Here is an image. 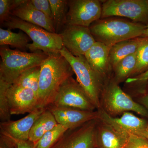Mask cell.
I'll return each instance as SVG.
<instances>
[{"mask_svg":"<svg viewBox=\"0 0 148 148\" xmlns=\"http://www.w3.org/2000/svg\"><path fill=\"white\" fill-rule=\"evenodd\" d=\"M0 148H17L16 141L8 135L0 133Z\"/></svg>","mask_w":148,"mask_h":148,"instance_id":"4dcf8cb0","label":"cell"},{"mask_svg":"<svg viewBox=\"0 0 148 148\" xmlns=\"http://www.w3.org/2000/svg\"><path fill=\"white\" fill-rule=\"evenodd\" d=\"M57 124L53 114L46 108L33 125L29 134V140L36 144L46 133Z\"/></svg>","mask_w":148,"mask_h":148,"instance_id":"ffe728a7","label":"cell"},{"mask_svg":"<svg viewBox=\"0 0 148 148\" xmlns=\"http://www.w3.org/2000/svg\"><path fill=\"white\" fill-rule=\"evenodd\" d=\"M35 8L51 20V12L49 0H31ZM52 21V20H51Z\"/></svg>","mask_w":148,"mask_h":148,"instance_id":"f546056e","label":"cell"},{"mask_svg":"<svg viewBox=\"0 0 148 148\" xmlns=\"http://www.w3.org/2000/svg\"><path fill=\"white\" fill-rule=\"evenodd\" d=\"M11 14L23 21L39 26L48 32L56 33L51 19L35 8L31 0H23L12 11Z\"/></svg>","mask_w":148,"mask_h":148,"instance_id":"e0dca14e","label":"cell"},{"mask_svg":"<svg viewBox=\"0 0 148 148\" xmlns=\"http://www.w3.org/2000/svg\"><path fill=\"white\" fill-rule=\"evenodd\" d=\"M51 12V20L56 33L59 34L67 25L68 1L49 0Z\"/></svg>","mask_w":148,"mask_h":148,"instance_id":"7402d4cb","label":"cell"},{"mask_svg":"<svg viewBox=\"0 0 148 148\" xmlns=\"http://www.w3.org/2000/svg\"><path fill=\"white\" fill-rule=\"evenodd\" d=\"M68 6L67 24L89 27L101 18L102 1H68Z\"/></svg>","mask_w":148,"mask_h":148,"instance_id":"9c48e42d","label":"cell"},{"mask_svg":"<svg viewBox=\"0 0 148 148\" xmlns=\"http://www.w3.org/2000/svg\"><path fill=\"white\" fill-rule=\"evenodd\" d=\"M111 47L96 41L84 55L91 68L105 80L113 75L112 69L110 62Z\"/></svg>","mask_w":148,"mask_h":148,"instance_id":"2e32d148","label":"cell"},{"mask_svg":"<svg viewBox=\"0 0 148 148\" xmlns=\"http://www.w3.org/2000/svg\"><path fill=\"white\" fill-rule=\"evenodd\" d=\"M46 108H39L15 121L1 122L0 133L19 141L29 140L30 131L33 125Z\"/></svg>","mask_w":148,"mask_h":148,"instance_id":"9a60e30c","label":"cell"},{"mask_svg":"<svg viewBox=\"0 0 148 148\" xmlns=\"http://www.w3.org/2000/svg\"><path fill=\"white\" fill-rule=\"evenodd\" d=\"M100 102L101 108L111 116L116 117L132 111L148 118L147 110L125 92L113 75L105 81Z\"/></svg>","mask_w":148,"mask_h":148,"instance_id":"8992f818","label":"cell"},{"mask_svg":"<svg viewBox=\"0 0 148 148\" xmlns=\"http://www.w3.org/2000/svg\"><path fill=\"white\" fill-rule=\"evenodd\" d=\"M7 95L11 115L29 114L39 108L38 95L31 88L12 84Z\"/></svg>","mask_w":148,"mask_h":148,"instance_id":"7c38bea8","label":"cell"},{"mask_svg":"<svg viewBox=\"0 0 148 148\" xmlns=\"http://www.w3.org/2000/svg\"><path fill=\"white\" fill-rule=\"evenodd\" d=\"M2 25L9 29H19L27 34L33 41L28 45L27 49L33 52L40 51L47 54L58 53L64 47L59 34L48 32L39 26L15 16L11 15Z\"/></svg>","mask_w":148,"mask_h":148,"instance_id":"5b68a950","label":"cell"},{"mask_svg":"<svg viewBox=\"0 0 148 148\" xmlns=\"http://www.w3.org/2000/svg\"><path fill=\"white\" fill-rule=\"evenodd\" d=\"M136 81L140 84H145L148 81V69L145 72L139 75L135 78Z\"/></svg>","mask_w":148,"mask_h":148,"instance_id":"836d02e7","label":"cell"},{"mask_svg":"<svg viewBox=\"0 0 148 148\" xmlns=\"http://www.w3.org/2000/svg\"><path fill=\"white\" fill-rule=\"evenodd\" d=\"M74 73L71 66L60 52L48 54L41 65L38 99L39 108L51 104L59 88Z\"/></svg>","mask_w":148,"mask_h":148,"instance_id":"6da1fadb","label":"cell"},{"mask_svg":"<svg viewBox=\"0 0 148 148\" xmlns=\"http://www.w3.org/2000/svg\"><path fill=\"white\" fill-rule=\"evenodd\" d=\"M15 140L16 142L17 148H34V144L29 140H27V141Z\"/></svg>","mask_w":148,"mask_h":148,"instance_id":"d6a6232c","label":"cell"},{"mask_svg":"<svg viewBox=\"0 0 148 148\" xmlns=\"http://www.w3.org/2000/svg\"><path fill=\"white\" fill-rule=\"evenodd\" d=\"M146 28L144 24L113 17L101 18L89 27L96 41L110 47L122 41L142 37Z\"/></svg>","mask_w":148,"mask_h":148,"instance_id":"7a4b0ae2","label":"cell"},{"mask_svg":"<svg viewBox=\"0 0 148 148\" xmlns=\"http://www.w3.org/2000/svg\"><path fill=\"white\" fill-rule=\"evenodd\" d=\"M148 38L139 37L122 41L111 47L110 62L112 69L119 61L128 56L138 52Z\"/></svg>","mask_w":148,"mask_h":148,"instance_id":"d6986e66","label":"cell"},{"mask_svg":"<svg viewBox=\"0 0 148 148\" xmlns=\"http://www.w3.org/2000/svg\"><path fill=\"white\" fill-rule=\"evenodd\" d=\"M60 53L71 65L77 81L96 108H101L100 98L106 80L91 68L84 56H74L64 47Z\"/></svg>","mask_w":148,"mask_h":148,"instance_id":"277c9868","label":"cell"},{"mask_svg":"<svg viewBox=\"0 0 148 148\" xmlns=\"http://www.w3.org/2000/svg\"><path fill=\"white\" fill-rule=\"evenodd\" d=\"M46 108L53 114L58 124L68 129L79 127L90 121L98 119L99 116L98 110L88 111L67 107H57L52 105H49Z\"/></svg>","mask_w":148,"mask_h":148,"instance_id":"5bb4252c","label":"cell"},{"mask_svg":"<svg viewBox=\"0 0 148 148\" xmlns=\"http://www.w3.org/2000/svg\"><path fill=\"white\" fill-rule=\"evenodd\" d=\"M59 34L64 47L75 56H84L96 42L89 27L67 24Z\"/></svg>","mask_w":148,"mask_h":148,"instance_id":"8fae6325","label":"cell"},{"mask_svg":"<svg viewBox=\"0 0 148 148\" xmlns=\"http://www.w3.org/2000/svg\"><path fill=\"white\" fill-rule=\"evenodd\" d=\"M148 69V39L138 50L137 64L130 78L140 75Z\"/></svg>","mask_w":148,"mask_h":148,"instance_id":"4316f807","label":"cell"},{"mask_svg":"<svg viewBox=\"0 0 148 148\" xmlns=\"http://www.w3.org/2000/svg\"><path fill=\"white\" fill-rule=\"evenodd\" d=\"M120 16L136 23L148 24V0L102 1L101 18Z\"/></svg>","mask_w":148,"mask_h":148,"instance_id":"52a82bcc","label":"cell"},{"mask_svg":"<svg viewBox=\"0 0 148 148\" xmlns=\"http://www.w3.org/2000/svg\"><path fill=\"white\" fill-rule=\"evenodd\" d=\"M124 148H148V141L141 136L130 135Z\"/></svg>","mask_w":148,"mask_h":148,"instance_id":"83f0119b","label":"cell"},{"mask_svg":"<svg viewBox=\"0 0 148 148\" xmlns=\"http://www.w3.org/2000/svg\"><path fill=\"white\" fill-rule=\"evenodd\" d=\"M142 37L148 38V24L146 25V29H145V32L143 33Z\"/></svg>","mask_w":148,"mask_h":148,"instance_id":"d590c367","label":"cell"},{"mask_svg":"<svg viewBox=\"0 0 148 148\" xmlns=\"http://www.w3.org/2000/svg\"><path fill=\"white\" fill-rule=\"evenodd\" d=\"M138 52L122 59L113 68V77L119 84L131 77L137 64Z\"/></svg>","mask_w":148,"mask_h":148,"instance_id":"44dd1931","label":"cell"},{"mask_svg":"<svg viewBox=\"0 0 148 148\" xmlns=\"http://www.w3.org/2000/svg\"><path fill=\"white\" fill-rule=\"evenodd\" d=\"M10 85L0 79V120L5 122L10 120L11 114L7 90Z\"/></svg>","mask_w":148,"mask_h":148,"instance_id":"484cf974","label":"cell"},{"mask_svg":"<svg viewBox=\"0 0 148 148\" xmlns=\"http://www.w3.org/2000/svg\"><path fill=\"white\" fill-rule=\"evenodd\" d=\"M98 119L68 130L51 148H96L95 134Z\"/></svg>","mask_w":148,"mask_h":148,"instance_id":"30bf717a","label":"cell"},{"mask_svg":"<svg viewBox=\"0 0 148 148\" xmlns=\"http://www.w3.org/2000/svg\"><path fill=\"white\" fill-rule=\"evenodd\" d=\"M144 90L143 94L138 98V103L144 106L148 111V89Z\"/></svg>","mask_w":148,"mask_h":148,"instance_id":"1f68e13d","label":"cell"},{"mask_svg":"<svg viewBox=\"0 0 148 148\" xmlns=\"http://www.w3.org/2000/svg\"><path fill=\"white\" fill-rule=\"evenodd\" d=\"M41 66L29 69L21 74L13 84L31 88L38 96Z\"/></svg>","mask_w":148,"mask_h":148,"instance_id":"cb8c5ba5","label":"cell"},{"mask_svg":"<svg viewBox=\"0 0 148 148\" xmlns=\"http://www.w3.org/2000/svg\"><path fill=\"white\" fill-rule=\"evenodd\" d=\"M12 0L0 1V21L2 24L11 16Z\"/></svg>","mask_w":148,"mask_h":148,"instance_id":"f1b7e54d","label":"cell"},{"mask_svg":"<svg viewBox=\"0 0 148 148\" xmlns=\"http://www.w3.org/2000/svg\"><path fill=\"white\" fill-rule=\"evenodd\" d=\"M50 105L88 111L97 110L82 86L73 77L61 85Z\"/></svg>","mask_w":148,"mask_h":148,"instance_id":"ba28073f","label":"cell"},{"mask_svg":"<svg viewBox=\"0 0 148 148\" xmlns=\"http://www.w3.org/2000/svg\"><path fill=\"white\" fill-rule=\"evenodd\" d=\"M68 130L63 125L57 124L34 144V148H51Z\"/></svg>","mask_w":148,"mask_h":148,"instance_id":"d4e9b609","label":"cell"},{"mask_svg":"<svg viewBox=\"0 0 148 148\" xmlns=\"http://www.w3.org/2000/svg\"><path fill=\"white\" fill-rule=\"evenodd\" d=\"M0 79L11 85L24 72L41 66L48 54L40 51L28 53L12 50L2 46L0 48Z\"/></svg>","mask_w":148,"mask_h":148,"instance_id":"3957f363","label":"cell"},{"mask_svg":"<svg viewBox=\"0 0 148 148\" xmlns=\"http://www.w3.org/2000/svg\"><path fill=\"white\" fill-rule=\"evenodd\" d=\"M129 135L119 132L110 125L98 119L96 127V148H124Z\"/></svg>","mask_w":148,"mask_h":148,"instance_id":"ac0fdd59","label":"cell"},{"mask_svg":"<svg viewBox=\"0 0 148 148\" xmlns=\"http://www.w3.org/2000/svg\"><path fill=\"white\" fill-rule=\"evenodd\" d=\"M30 38L24 32L20 31L16 33L12 32L10 29H0V45H6L13 47L25 49L29 44Z\"/></svg>","mask_w":148,"mask_h":148,"instance_id":"603a6c76","label":"cell"},{"mask_svg":"<svg viewBox=\"0 0 148 148\" xmlns=\"http://www.w3.org/2000/svg\"><path fill=\"white\" fill-rule=\"evenodd\" d=\"M98 110V119L110 125L123 134L141 137L148 127V122L146 120L138 117L130 112H125L119 117H116L109 115L102 108Z\"/></svg>","mask_w":148,"mask_h":148,"instance_id":"4fadbf2b","label":"cell"},{"mask_svg":"<svg viewBox=\"0 0 148 148\" xmlns=\"http://www.w3.org/2000/svg\"><path fill=\"white\" fill-rule=\"evenodd\" d=\"M141 137L145 138L146 140L148 141V127L145 130V132H143V135Z\"/></svg>","mask_w":148,"mask_h":148,"instance_id":"e575fe53","label":"cell"}]
</instances>
